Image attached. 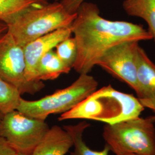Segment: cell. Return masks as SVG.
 Listing matches in <instances>:
<instances>
[{
	"instance_id": "cell-13",
	"label": "cell",
	"mask_w": 155,
	"mask_h": 155,
	"mask_svg": "<svg viewBox=\"0 0 155 155\" xmlns=\"http://www.w3.org/2000/svg\"><path fill=\"white\" fill-rule=\"evenodd\" d=\"M122 7L129 16L145 20L155 43V0H124Z\"/></svg>"
},
{
	"instance_id": "cell-17",
	"label": "cell",
	"mask_w": 155,
	"mask_h": 155,
	"mask_svg": "<svg viewBox=\"0 0 155 155\" xmlns=\"http://www.w3.org/2000/svg\"><path fill=\"white\" fill-rule=\"evenodd\" d=\"M56 54L66 66L72 68L77 57L78 47L74 37L63 40L56 47Z\"/></svg>"
},
{
	"instance_id": "cell-3",
	"label": "cell",
	"mask_w": 155,
	"mask_h": 155,
	"mask_svg": "<svg viewBox=\"0 0 155 155\" xmlns=\"http://www.w3.org/2000/svg\"><path fill=\"white\" fill-rule=\"evenodd\" d=\"M77 17L55 1L29 9L8 25V32L23 48L29 43L58 29L70 26Z\"/></svg>"
},
{
	"instance_id": "cell-22",
	"label": "cell",
	"mask_w": 155,
	"mask_h": 155,
	"mask_svg": "<svg viewBox=\"0 0 155 155\" xmlns=\"http://www.w3.org/2000/svg\"><path fill=\"white\" fill-rule=\"evenodd\" d=\"M3 116H4V114H2L0 113V123H1V121L2 119V118H3Z\"/></svg>"
},
{
	"instance_id": "cell-18",
	"label": "cell",
	"mask_w": 155,
	"mask_h": 155,
	"mask_svg": "<svg viewBox=\"0 0 155 155\" xmlns=\"http://www.w3.org/2000/svg\"><path fill=\"white\" fill-rule=\"evenodd\" d=\"M84 1H85V0H64L60 2H61L68 12L76 13L79 6Z\"/></svg>"
},
{
	"instance_id": "cell-4",
	"label": "cell",
	"mask_w": 155,
	"mask_h": 155,
	"mask_svg": "<svg viewBox=\"0 0 155 155\" xmlns=\"http://www.w3.org/2000/svg\"><path fill=\"white\" fill-rule=\"evenodd\" d=\"M155 117H135L106 124L103 138L115 155H155Z\"/></svg>"
},
{
	"instance_id": "cell-2",
	"label": "cell",
	"mask_w": 155,
	"mask_h": 155,
	"mask_svg": "<svg viewBox=\"0 0 155 155\" xmlns=\"http://www.w3.org/2000/svg\"><path fill=\"white\" fill-rule=\"evenodd\" d=\"M144 109L137 97L108 85L96 90L58 120L86 119L114 124L140 116Z\"/></svg>"
},
{
	"instance_id": "cell-1",
	"label": "cell",
	"mask_w": 155,
	"mask_h": 155,
	"mask_svg": "<svg viewBox=\"0 0 155 155\" xmlns=\"http://www.w3.org/2000/svg\"><path fill=\"white\" fill-rule=\"evenodd\" d=\"M71 25L78 47L73 68L79 74H89L101 57L116 45L153 39L142 25L105 19L100 15L98 6L85 1L79 6Z\"/></svg>"
},
{
	"instance_id": "cell-23",
	"label": "cell",
	"mask_w": 155,
	"mask_h": 155,
	"mask_svg": "<svg viewBox=\"0 0 155 155\" xmlns=\"http://www.w3.org/2000/svg\"><path fill=\"white\" fill-rule=\"evenodd\" d=\"M135 155V154H133V153H125V154H121V155Z\"/></svg>"
},
{
	"instance_id": "cell-5",
	"label": "cell",
	"mask_w": 155,
	"mask_h": 155,
	"mask_svg": "<svg viewBox=\"0 0 155 155\" xmlns=\"http://www.w3.org/2000/svg\"><path fill=\"white\" fill-rule=\"evenodd\" d=\"M98 83L89 74H80L77 79L64 89L36 101L21 98L17 110L27 116L45 120L52 114L64 113L72 109L94 92Z\"/></svg>"
},
{
	"instance_id": "cell-12",
	"label": "cell",
	"mask_w": 155,
	"mask_h": 155,
	"mask_svg": "<svg viewBox=\"0 0 155 155\" xmlns=\"http://www.w3.org/2000/svg\"><path fill=\"white\" fill-rule=\"evenodd\" d=\"M71 69L61 61L55 51L52 50L40 59L37 67L36 77L39 81L54 80L62 74L68 73Z\"/></svg>"
},
{
	"instance_id": "cell-25",
	"label": "cell",
	"mask_w": 155,
	"mask_h": 155,
	"mask_svg": "<svg viewBox=\"0 0 155 155\" xmlns=\"http://www.w3.org/2000/svg\"><path fill=\"white\" fill-rule=\"evenodd\" d=\"M64 1V0H55V1H56V2H61V1Z\"/></svg>"
},
{
	"instance_id": "cell-21",
	"label": "cell",
	"mask_w": 155,
	"mask_h": 155,
	"mask_svg": "<svg viewBox=\"0 0 155 155\" xmlns=\"http://www.w3.org/2000/svg\"><path fill=\"white\" fill-rule=\"evenodd\" d=\"M8 29V25L2 21L0 20V37L7 32Z\"/></svg>"
},
{
	"instance_id": "cell-15",
	"label": "cell",
	"mask_w": 155,
	"mask_h": 155,
	"mask_svg": "<svg viewBox=\"0 0 155 155\" xmlns=\"http://www.w3.org/2000/svg\"><path fill=\"white\" fill-rule=\"evenodd\" d=\"M90 126V125L87 122L82 121L77 125L63 127L70 134L73 140L74 150L71 152L70 155H109L110 150L106 145L101 150H94L90 149L83 141V132Z\"/></svg>"
},
{
	"instance_id": "cell-6",
	"label": "cell",
	"mask_w": 155,
	"mask_h": 155,
	"mask_svg": "<svg viewBox=\"0 0 155 155\" xmlns=\"http://www.w3.org/2000/svg\"><path fill=\"white\" fill-rule=\"evenodd\" d=\"M50 128L45 120L15 110L4 115L0 123V136L6 139L17 153L31 155Z\"/></svg>"
},
{
	"instance_id": "cell-20",
	"label": "cell",
	"mask_w": 155,
	"mask_h": 155,
	"mask_svg": "<svg viewBox=\"0 0 155 155\" xmlns=\"http://www.w3.org/2000/svg\"><path fill=\"white\" fill-rule=\"evenodd\" d=\"M144 107L150 109L154 113L155 117V99L153 100H139Z\"/></svg>"
},
{
	"instance_id": "cell-8",
	"label": "cell",
	"mask_w": 155,
	"mask_h": 155,
	"mask_svg": "<svg viewBox=\"0 0 155 155\" xmlns=\"http://www.w3.org/2000/svg\"><path fill=\"white\" fill-rule=\"evenodd\" d=\"M139 41H125L108 50L98 61L99 66L122 82L127 84L136 93Z\"/></svg>"
},
{
	"instance_id": "cell-16",
	"label": "cell",
	"mask_w": 155,
	"mask_h": 155,
	"mask_svg": "<svg viewBox=\"0 0 155 155\" xmlns=\"http://www.w3.org/2000/svg\"><path fill=\"white\" fill-rule=\"evenodd\" d=\"M17 89L0 77V113L5 114L17 110L21 99Z\"/></svg>"
},
{
	"instance_id": "cell-9",
	"label": "cell",
	"mask_w": 155,
	"mask_h": 155,
	"mask_svg": "<svg viewBox=\"0 0 155 155\" xmlns=\"http://www.w3.org/2000/svg\"><path fill=\"white\" fill-rule=\"evenodd\" d=\"M71 25L58 29L29 43L24 47L26 62L25 75L30 82H39L36 77V70L39 61L47 52L63 40L71 36Z\"/></svg>"
},
{
	"instance_id": "cell-19",
	"label": "cell",
	"mask_w": 155,
	"mask_h": 155,
	"mask_svg": "<svg viewBox=\"0 0 155 155\" xmlns=\"http://www.w3.org/2000/svg\"><path fill=\"white\" fill-rule=\"evenodd\" d=\"M17 152L5 138L0 136V155H15Z\"/></svg>"
},
{
	"instance_id": "cell-11",
	"label": "cell",
	"mask_w": 155,
	"mask_h": 155,
	"mask_svg": "<svg viewBox=\"0 0 155 155\" xmlns=\"http://www.w3.org/2000/svg\"><path fill=\"white\" fill-rule=\"evenodd\" d=\"M137 82L136 94L139 100L155 99V64L140 45L137 52Z\"/></svg>"
},
{
	"instance_id": "cell-14",
	"label": "cell",
	"mask_w": 155,
	"mask_h": 155,
	"mask_svg": "<svg viewBox=\"0 0 155 155\" xmlns=\"http://www.w3.org/2000/svg\"><path fill=\"white\" fill-rule=\"evenodd\" d=\"M48 3L47 0H0V20L8 25L29 9Z\"/></svg>"
},
{
	"instance_id": "cell-7",
	"label": "cell",
	"mask_w": 155,
	"mask_h": 155,
	"mask_svg": "<svg viewBox=\"0 0 155 155\" xmlns=\"http://www.w3.org/2000/svg\"><path fill=\"white\" fill-rule=\"evenodd\" d=\"M25 71L24 48L7 31L0 37V77L16 87L21 95H33L45 87L43 81H28Z\"/></svg>"
},
{
	"instance_id": "cell-24",
	"label": "cell",
	"mask_w": 155,
	"mask_h": 155,
	"mask_svg": "<svg viewBox=\"0 0 155 155\" xmlns=\"http://www.w3.org/2000/svg\"><path fill=\"white\" fill-rule=\"evenodd\" d=\"M15 155H24V154H22V153H17Z\"/></svg>"
},
{
	"instance_id": "cell-10",
	"label": "cell",
	"mask_w": 155,
	"mask_h": 155,
	"mask_svg": "<svg viewBox=\"0 0 155 155\" xmlns=\"http://www.w3.org/2000/svg\"><path fill=\"white\" fill-rule=\"evenodd\" d=\"M73 147V140L63 127H50L31 155H65Z\"/></svg>"
}]
</instances>
